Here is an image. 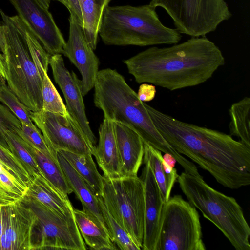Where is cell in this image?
I'll use <instances>...</instances> for the list:
<instances>
[{
    "label": "cell",
    "mask_w": 250,
    "mask_h": 250,
    "mask_svg": "<svg viewBox=\"0 0 250 250\" xmlns=\"http://www.w3.org/2000/svg\"><path fill=\"white\" fill-rule=\"evenodd\" d=\"M230 135L250 148V98L245 97L233 104L229 109Z\"/></svg>",
    "instance_id": "obj_26"
},
{
    "label": "cell",
    "mask_w": 250,
    "mask_h": 250,
    "mask_svg": "<svg viewBox=\"0 0 250 250\" xmlns=\"http://www.w3.org/2000/svg\"><path fill=\"white\" fill-rule=\"evenodd\" d=\"M4 43L5 80L7 85L30 111L42 109V87L50 56L18 15L1 9Z\"/></svg>",
    "instance_id": "obj_3"
},
{
    "label": "cell",
    "mask_w": 250,
    "mask_h": 250,
    "mask_svg": "<svg viewBox=\"0 0 250 250\" xmlns=\"http://www.w3.org/2000/svg\"><path fill=\"white\" fill-rule=\"evenodd\" d=\"M149 4L163 8L176 29L191 37L205 36L232 17L224 0H151Z\"/></svg>",
    "instance_id": "obj_10"
},
{
    "label": "cell",
    "mask_w": 250,
    "mask_h": 250,
    "mask_svg": "<svg viewBox=\"0 0 250 250\" xmlns=\"http://www.w3.org/2000/svg\"><path fill=\"white\" fill-rule=\"evenodd\" d=\"M111 0H79L83 18V30L86 40L95 50L97 47L98 31L104 9Z\"/></svg>",
    "instance_id": "obj_25"
},
{
    "label": "cell",
    "mask_w": 250,
    "mask_h": 250,
    "mask_svg": "<svg viewBox=\"0 0 250 250\" xmlns=\"http://www.w3.org/2000/svg\"><path fill=\"white\" fill-rule=\"evenodd\" d=\"M56 83L61 88L66 101L69 114L78 124L91 145L96 147L97 138L86 117L82 93V83L73 71L65 67L62 54L50 56L49 60Z\"/></svg>",
    "instance_id": "obj_13"
},
{
    "label": "cell",
    "mask_w": 250,
    "mask_h": 250,
    "mask_svg": "<svg viewBox=\"0 0 250 250\" xmlns=\"http://www.w3.org/2000/svg\"><path fill=\"white\" fill-rule=\"evenodd\" d=\"M0 79L1 81L5 82V72L4 58L0 52Z\"/></svg>",
    "instance_id": "obj_37"
},
{
    "label": "cell",
    "mask_w": 250,
    "mask_h": 250,
    "mask_svg": "<svg viewBox=\"0 0 250 250\" xmlns=\"http://www.w3.org/2000/svg\"><path fill=\"white\" fill-rule=\"evenodd\" d=\"M1 82V80H0V83Z\"/></svg>",
    "instance_id": "obj_43"
},
{
    "label": "cell",
    "mask_w": 250,
    "mask_h": 250,
    "mask_svg": "<svg viewBox=\"0 0 250 250\" xmlns=\"http://www.w3.org/2000/svg\"><path fill=\"white\" fill-rule=\"evenodd\" d=\"M31 118L42 133L56 161H58L57 151L60 150L94 155L95 147L89 143L78 124L69 113L62 115L42 109L31 111Z\"/></svg>",
    "instance_id": "obj_11"
},
{
    "label": "cell",
    "mask_w": 250,
    "mask_h": 250,
    "mask_svg": "<svg viewBox=\"0 0 250 250\" xmlns=\"http://www.w3.org/2000/svg\"><path fill=\"white\" fill-rule=\"evenodd\" d=\"M0 164L9 173L28 188L31 181L27 171L11 152L1 144Z\"/></svg>",
    "instance_id": "obj_32"
},
{
    "label": "cell",
    "mask_w": 250,
    "mask_h": 250,
    "mask_svg": "<svg viewBox=\"0 0 250 250\" xmlns=\"http://www.w3.org/2000/svg\"><path fill=\"white\" fill-rule=\"evenodd\" d=\"M57 154L59 164L73 192L81 201L83 210L106 227L97 196L64 157L58 151Z\"/></svg>",
    "instance_id": "obj_20"
},
{
    "label": "cell",
    "mask_w": 250,
    "mask_h": 250,
    "mask_svg": "<svg viewBox=\"0 0 250 250\" xmlns=\"http://www.w3.org/2000/svg\"><path fill=\"white\" fill-rule=\"evenodd\" d=\"M21 141L25 147L35 159L44 177L64 194L68 195L72 193V190L59 162L22 139Z\"/></svg>",
    "instance_id": "obj_24"
},
{
    "label": "cell",
    "mask_w": 250,
    "mask_h": 250,
    "mask_svg": "<svg viewBox=\"0 0 250 250\" xmlns=\"http://www.w3.org/2000/svg\"><path fill=\"white\" fill-rule=\"evenodd\" d=\"M27 188L9 173L0 164V205L21 200L26 194Z\"/></svg>",
    "instance_id": "obj_29"
},
{
    "label": "cell",
    "mask_w": 250,
    "mask_h": 250,
    "mask_svg": "<svg viewBox=\"0 0 250 250\" xmlns=\"http://www.w3.org/2000/svg\"><path fill=\"white\" fill-rule=\"evenodd\" d=\"M143 158L146 160L159 186L163 200L167 202L178 174L176 168L170 167L163 159L161 151L144 143Z\"/></svg>",
    "instance_id": "obj_22"
},
{
    "label": "cell",
    "mask_w": 250,
    "mask_h": 250,
    "mask_svg": "<svg viewBox=\"0 0 250 250\" xmlns=\"http://www.w3.org/2000/svg\"><path fill=\"white\" fill-rule=\"evenodd\" d=\"M93 156L104 177L113 179L123 176L113 123L105 117L99 128V142Z\"/></svg>",
    "instance_id": "obj_17"
},
{
    "label": "cell",
    "mask_w": 250,
    "mask_h": 250,
    "mask_svg": "<svg viewBox=\"0 0 250 250\" xmlns=\"http://www.w3.org/2000/svg\"><path fill=\"white\" fill-rule=\"evenodd\" d=\"M69 36L62 54L78 68L82 76V93L85 96L94 88L100 61L88 44L83 27L74 17L69 18Z\"/></svg>",
    "instance_id": "obj_14"
},
{
    "label": "cell",
    "mask_w": 250,
    "mask_h": 250,
    "mask_svg": "<svg viewBox=\"0 0 250 250\" xmlns=\"http://www.w3.org/2000/svg\"><path fill=\"white\" fill-rule=\"evenodd\" d=\"M35 214L31 250H86L73 212L64 216L26 195L21 200Z\"/></svg>",
    "instance_id": "obj_9"
},
{
    "label": "cell",
    "mask_w": 250,
    "mask_h": 250,
    "mask_svg": "<svg viewBox=\"0 0 250 250\" xmlns=\"http://www.w3.org/2000/svg\"><path fill=\"white\" fill-rule=\"evenodd\" d=\"M177 181L188 201L214 224L237 250H250V228L236 199L210 187L202 176L182 172Z\"/></svg>",
    "instance_id": "obj_6"
},
{
    "label": "cell",
    "mask_w": 250,
    "mask_h": 250,
    "mask_svg": "<svg viewBox=\"0 0 250 250\" xmlns=\"http://www.w3.org/2000/svg\"><path fill=\"white\" fill-rule=\"evenodd\" d=\"M21 128L17 132V134L22 139L29 143L46 155L52 157L55 160L46 143L43 135L38 128L37 127H32L23 123H21Z\"/></svg>",
    "instance_id": "obj_34"
},
{
    "label": "cell",
    "mask_w": 250,
    "mask_h": 250,
    "mask_svg": "<svg viewBox=\"0 0 250 250\" xmlns=\"http://www.w3.org/2000/svg\"><path fill=\"white\" fill-rule=\"evenodd\" d=\"M42 109L62 115L68 114L61 96L45 71L42 87Z\"/></svg>",
    "instance_id": "obj_31"
},
{
    "label": "cell",
    "mask_w": 250,
    "mask_h": 250,
    "mask_svg": "<svg viewBox=\"0 0 250 250\" xmlns=\"http://www.w3.org/2000/svg\"><path fill=\"white\" fill-rule=\"evenodd\" d=\"M40 3L44 8L48 9L51 0H38Z\"/></svg>",
    "instance_id": "obj_41"
},
{
    "label": "cell",
    "mask_w": 250,
    "mask_h": 250,
    "mask_svg": "<svg viewBox=\"0 0 250 250\" xmlns=\"http://www.w3.org/2000/svg\"><path fill=\"white\" fill-rule=\"evenodd\" d=\"M73 213L84 242L91 249L116 250L107 228L83 210L74 208Z\"/></svg>",
    "instance_id": "obj_21"
},
{
    "label": "cell",
    "mask_w": 250,
    "mask_h": 250,
    "mask_svg": "<svg viewBox=\"0 0 250 250\" xmlns=\"http://www.w3.org/2000/svg\"><path fill=\"white\" fill-rule=\"evenodd\" d=\"M21 128V121L2 104L0 103V144L9 150L5 134L8 131L17 133Z\"/></svg>",
    "instance_id": "obj_33"
},
{
    "label": "cell",
    "mask_w": 250,
    "mask_h": 250,
    "mask_svg": "<svg viewBox=\"0 0 250 250\" xmlns=\"http://www.w3.org/2000/svg\"><path fill=\"white\" fill-rule=\"evenodd\" d=\"M156 93L155 85L142 83L139 86L137 93L139 99L142 102H149L154 99Z\"/></svg>",
    "instance_id": "obj_35"
},
{
    "label": "cell",
    "mask_w": 250,
    "mask_h": 250,
    "mask_svg": "<svg viewBox=\"0 0 250 250\" xmlns=\"http://www.w3.org/2000/svg\"><path fill=\"white\" fill-rule=\"evenodd\" d=\"M5 137L9 150L26 170L30 181L37 176H43L35 159L25 147L17 133L8 131Z\"/></svg>",
    "instance_id": "obj_28"
},
{
    "label": "cell",
    "mask_w": 250,
    "mask_h": 250,
    "mask_svg": "<svg viewBox=\"0 0 250 250\" xmlns=\"http://www.w3.org/2000/svg\"><path fill=\"white\" fill-rule=\"evenodd\" d=\"M18 15L49 55L62 54L65 41L51 13L38 0H9Z\"/></svg>",
    "instance_id": "obj_12"
},
{
    "label": "cell",
    "mask_w": 250,
    "mask_h": 250,
    "mask_svg": "<svg viewBox=\"0 0 250 250\" xmlns=\"http://www.w3.org/2000/svg\"><path fill=\"white\" fill-rule=\"evenodd\" d=\"M94 88V104L103 111L104 117L133 128L144 143L172 156L184 168V172L199 174L196 166L178 153L162 136L152 122L145 103L116 69L99 71Z\"/></svg>",
    "instance_id": "obj_4"
},
{
    "label": "cell",
    "mask_w": 250,
    "mask_h": 250,
    "mask_svg": "<svg viewBox=\"0 0 250 250\" xmlns=\"http://www.w3.org/2000/svg\"><path fill=\"white\" fill-rule=\"evenodd\" d=\"M62 154L84 180L96 196H102L103 176L99 172L92 154H81L65 150L57 151Z\"/></svg>",
    "instance_id": "obj_23"
},
{
    "label": "cell",
    "mask_w": 250,
    "mask_h": 250,
    "mask_svg": "<svg viewBox=\"0 0 250 250\" xmlns=\"http://www.w3.org/2000/svg\"><path fill=\"white\" fill-rule=\"evenodd\" d=\"M123 176H136L143 164L144 142L133 128L113 121Z\"/></svg>",
    "instance_id": "obj_18"
},
{
    "label": "cell",
    "mask_w": 250,
    "mask_h": 250,
    "mask_svg": "<svg viewBox=\"0 0 250 250\" xmlns=\"http://www.w3.org/2000/svg\"><path fill=\"white\" fill-rule=\"evenodd\" d=\"M0 49L3 54L4 52V43L2 33V25L1 23H0Z\"/></svg>",
    "instance_id": "obj_39"
},
{
    "label": "cell",
    "mask_w": 250,
    "mask_h": 250,
    "mask_svg": "<svg viewBox=\"0 0 250 250\" xmlns=\"http://www.w3.org/2000/svg\"><path fill=\"white\" fill-rule=\"evenodd\" d=\"M106 227L112 241L123 250H140L138 243L113 218L101 196H97Z\"/></svg>",
    "instance_id": "obj_27"
},
{
    "label": "cell",
    "mask_w": 250,
    "mask_h": 250,
    "mask_svg": "<svg viewBox=\"0 0 250 250\" xmlns=\"http://www.w3.org/2000/svg\"><path fill=\"white\" fill-rule=\"evenodd\" d=\"M69 6V11L83 28V18L79 0H67Z\"/></svg>",
    "instance_id": "obj_36"
},
{
    "label": "cell",
    "mask_w": 250,
    "mask_h": 250,
    "mask_svg": "<svg viewBox=\"0 0 250 250\" xmlns=\"http://www.w3.org/2000/svg\"><path fill=\"white\" fill-rule=\"evenodd\" d=\"M53 0L57 1L61 3L63 5H64L69 11V4H68V2L67 0Z\"/></svg>",
    "instance_id": "obj_42"
},
{
    "label": "cell",
    "mask_w": 250,
    "mask_h": 250,
    "mask_svg": "<svg viewBox=\"0 0 250 250\" xmlns=\"http://www.w3.org/2000/svg\"><path fill=\"white\" fill-rule=\"evenodd\" d=\"M196 208L181 195L164 204L156 250H205Z\"/></svg>",
    "instance_id": "obj_8"
},
{
    "label": "cell",
    "mask_w": 250,
    "mask_h": 250,
    "mask_svg": "<svg viewBox=\"0 0 250 250\" xmlns=\"http://www.w3.org/2000/svg\"><path fill=\"white\" fill-rule=\"evenodd\" d=\"M102 196L115 221L142 247L145 196L141 178L123 176L110 179L103 176Z\"/></svg>",
    "instance_id": "obj_7"
},
{
    "label": "cell",
    "mask_w": 250,
    "mask_h": 250,
    "mask_svg": "<svg viewBox=\"0 0 250 250\" xmlns=\"http://www.w3.org/2000/svg\"><path fill=\"white\" fill-rule=\"evenodd\" d=\"M0 206L1 250H31V230L35 219L34 212L21 200Z\"/></svg>",
    "instance_id": "obj_15"
},
{
    "label": "cell",
    "mask_w": 250,
    "mask_h": 250,
    "mask_svg": "<svg viewBox=\"0 0 250 250\" xmlns=\"http://www.w3.org/2000/svg\"><path fill=\"white\" fill-rule=\"evenodd\" d=\"M172 45L149 47L123 62L137 83L170 91L205 83L225 63L221 50L206 36Z\"/></svg>",
    "instance_id": "obj_2"
},
{
    "label": "cell",
    "mask_w": 250,
    "mask_h": 250,
    "mask_svg": "<svg viewBox=\"0 0 250 250\" xmlns=\"http://www.w3.org/2000/svg\"><path fill=\"white\" fill-rule=\"evenodd\" d=\"M26 195L60 215L67 216L73 212L68 195L59 190L43 175L36 176L31 182Z\"/></svg>",
    "instance_id": "obj_19"
},
{
    "label": "cell",
    "mask_w": 250,
    "mask_h": 250,
    "mask_svg": "<svg viewBox=\"0 0 250 250\" xmlns=\"http://www.w3.org/2000/svg\"><path fill=\"white\" fill-rule=\"evenodd\" d=\"M156 128L178 153L208 172L224 187L250 184V148L232 136L179 120L145 104Z\"/></svg>",
    "instance_id": "obj_1"
},
{
    "label": "cell",
    "mask_w": 250,
    "mask_h": 250,
    "mask_svg": "<svg viewBox=\"0 0 250 250\" xmlns=\"http://www.w3.org/2000/svg\"><path fill=\"white\" fill-rule=\"evenodd\" d=\"M0 102L8 107L21 123L37 127L31 120V111L20 101L5 82L0 83Z\"/></svg>",
    "instance_id": "obj_30"
},
{
    "label": "cell",
    "mask_w": 250,
    "mask_h": 250,
    "mask_svg": "<svg viewBox=\"0 0 250 250\" xmlns=\"http://www.w3.org/2000/svg\"><path fill=\"white\" fill-rule=\"evenodd\" d=\"M98 35L108 45L147 46L174 44L181 34L164 25L149 4L138 6H107L104 10Z\"/></svg>",
    "instance_id": "obj_5"
},
{
    "label": "cell",
    "mask_w": 250,
    "mask_h": 250,
    "mask_svg": "<svg viewBox=\"0 0 250 250\" xmlns=\"http://www.w3.org/2000/svg\"><path fill=\"white\" fill-rule=\"evenodd\" d=\"M141 179L144 187V229L142 250H156L165 202L148 162L143 158Z\"/></svg>",
    "instance_id": "obj_16"
},
{
    "label": "cell",
    "mask_w": 250,
    "mask_h": 250,
    "mask_svg": "<svg viewBox=\"0 0 250 250\" xmlns=\"http://www.w3.org/2000/svg\"><path fill=\"white\" fill-rule=\"evenodd\" d=\"M163 157L167 165L171 167H174L177 161L172 156L169 154L165 153V154L163 156Z\"/></svg>",
    "instance_id": "obj_38"
},
{
    "label": "cell",
    "mask_w": 250,
    "mask_h": 250,
    "mask_svg": "<svg viewBox=\"0 0 250 250\" xmlns=\"http://www.w3.org/2000/svg\"><path fill=\"white\" fill-rule=\"evenodd\" d=\"M2 233V215H1V208L0 206V250H1V237Z\"/></svg>",
    "instance_id": "obj_40"
}]
</instances>
